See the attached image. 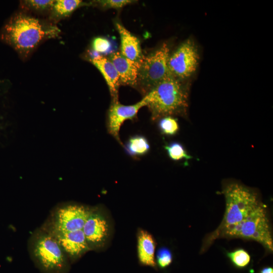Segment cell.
<instances>
[{
  "label": "cell",
  "mask_w": 273,
  "mask_h": 273,
  "mask_svg": "<svg viewBox=\"0 0 273 273\" xmlns=\"http://www.w3.org/2000/svg\"><path fill=\"white\" fill-rule=\"evenodd\" d=\"M222 193L225 209L220 224L204 238L201 252L217 239L241 238L255 241L266 251L273 250V240L266 206L254 190L237 181H226Z\"/></svg>",
  "instance_id": "obj_1"
},
{
  "label": "cell",
  "mask_w": 273,
  "mask_h": 273,
  "mask_svg": "<svg viewBox=\"0 0 273 273\" xmlns=\"http://www.w3.org/2000/svg\"><path fill=\"white\" fill-rule=\"evenodd\" d=\"M189 85L170 73L146 95L152 121L166 116L186 117L188 108Z\"/></svg>",
  "instance_id": "obj_2"
},
{
  "label": "cell",
  "mask_w": 273,
  "mask_h": 273,
  "mask_svg": "<svg viewBox=\"0 0 273 273\" xmlns=\"http://www.w3.org/2000/svg\"><path fill=\"white\" fill-rule=\"evenodd\" d=\"M57 30L55 27L47 28L35 18L18 14L5 24L2 38L19 53L26 55L43 38L55 35Z\"/></svg>",
  "instance_id": "obj_3"
},
{
  "label": "cell",
  "mask_w": 273,
  "mask_h": 273,
  "mask_svg": "<svg viewBox=\"0 0 273 273\" xmlns=\"http://www.w3.org/2000/svg\"><path fill=\"white\" fill-rule=\"evenodd\" d=\"M169 55V48L164 43L144 56L139 69L137 87L145 95L169 74L167 65Z\"/></svg>",
  "instance_id": "obj_4"
},
{
  "label": "cell",
  "mask_w": 273,
  "mask_h": 273,
  "mask_svg": "<svg viewBox=\"0 0 273 273\" xmlns=\"http://www.w3.org/2000/svg\"><path fill=\"white\" fill-rule=\"evenodd\" d=\"M33 256L38 267L45 273H66L68 263L56 239L48 235L36 241Z\"/></svg>",
  "instance_id": "obj_5"
},
{
  "label": "cell",
  "mask_w": 273,
  "mask_h": 273,
  "mask_svg": "<svg viewBox=\"0 0 273 273\" xmlns=\"http://www.w3.org/2000/svg\"><path fill=\"white\" fill-rule=\"evenodd\" d=\"M199 60L197 47L188 39L170 54L167 62L169 72L175 78L186 81L196 71Z\"/></svg>",
  "instance_id": "obj_6"
},
{
  "label": "cell",
  "mask_w": 273,
  "mask_h": 273,
  "mask_svg": "<svg viewBox=\"0 0 273 273\" xmlns=\"http://www.w3.org/2000/svg\"><path fill=\"white\" fill-rule=\"evenodd\" d=\"M148 103L146 96H144L139 102L131 105H123L118 100L112 101L108 112L107 130L108 133L121 146H123V144L120 139L119 131L123 122L127 120L135 119L140 109L147 106Z\"/></svg>",
  "instance_id": "obj_7"
},
{
  "label": "cell",
  "mask_w": 273,
  "mask_h": 273,
  "mask_svg": "<svg viewBox=\"0 0 273 273\" xmlns=\"http://www.w3.org/2000/svg\"><path fill=\"white\" fill-rule=\"evenodd\" d=\"M89 210L82 205H69L61 208L56 216L57 233L82 230Z\"/></svg>",
  "instance_id": "obj_8"
},
{
  "label": "cell",
  "mask_w": 273,
  "mask_h": 273,
  "mask_svg": "<svg viewBox=\"0 0 273 273\" xmlns=\"http://www.w3.org/2000/svg\"><path fill=\"white\" fill-rule=\"evenodd\" d=\"M82 231L88 246L100 248L108 238L110 226L103 214L97 210H90Z\"/></svg>",
  "instance_id": "obj_9"
},
{
  "label": "cell",
  "mask_w": 273,
  "mask_h": 273,
  "mask_svg": "<svg viewBox=\"0 0 273 273\" xmlns=\"http://www.w3.org/2000/svg\"><path fill=\"white\" fill-rule=\"evenodd\" d=\"M108 59L117 72L120 84L137 87L139 71L142 61L128 59L120 52L112 54Z\"/></svg>",
  "instance_id": "obj_10"
},
{
  "label": "cell",
  "mask_w": 273,
  "mask_h": 273,
  "mask_svg": "<svg viewBox=\"0 0 273 273\" xmlns=\"http://www.w3.org/2000/svg\"><path fill=\"white\" fill-rule=\"evenodd\" d=\"M56 239L62 249L73 259L80 257L88 249L82 230L57 233Z\"/></svg>",
  "instance_id": "obj_11"
},
{
  "label": "cell",
  "mask_w": 273,
  "mask_h": 273,
  "mask_svg": "<svg viewBox=\"0 0 273 273\" xmlns=\"http://www.w3.org/2000/svg\"><path fill=\"white\" fill-rule=\"evenodd\" d=\"M90 62L99 70L109 87L112 101L118 100V88L120 85L117 72L108 58L97 55L90 59Z\"/></svg>",
  "instance_id": "obj_12"
},
{
  "label": "cell",
  "mask_w": 273,
  "mask_h": 273,
  "mask_svg": "<svg viewBox=\"0 0 273 273\" xmlns=\"http://www.w3.org/2000/svg\"><path fill=\"white\" fill-rule=\"evenodd\" d=\"M115 26L120 38L121 54L128 59L141 62L144 56L139 39L121 23L116 22Z\"/></svg>",
  "instance_id": "obj_13"
},
{
  "label": "cell",
  "mask_w": 273,
  "mask_h": 273,
  "mask_svg": "<svg viewBox=\"0 0 273 273\" xmlns=\"http://www.w3.org/2000/svg\"><path fill=\"white\" fill-rule=\"evenodd\" d=\"M155 244L152 236L146 231H139L138 235V253L141 263L155 267Z\"/></svg>",
  "instance_id": "obj_14"
},
{
  "label": "cell",
  "mask_w": 273,
  "mask_h": 273,
  "mask_svg": "<svg viewBox=\"0 0 273 273\" xmlns=\"http://www.w3.org/2000/svg\"><path fill=\"white\" fill-rule=\"evenodd\" d=\"M126 153L132 157H138L146 155L150 150L148 139L141 134L131 136L123 145Z\"/></svg>",
  "instance_id": "obj_15"
},
{
  "label": "cell",
  "mask_w": 273,
  "mask_h": 273,
  "mask_svg": "<svg viewBox=\"0 0 273 273\" xmlns=\"http://www.w3.org/2000/svg\"><path fill=\"white\" fill-rule=\"evenodd\" d=\"M169 157L173 161L183 159L188 160L193 157L187 153L182 144L177 142H171L164 146Z\"/></svg>",
  "instance_id": "obj_16"
},
{
  "label": "cell",
  "mask_w": 273,
  "mask_h": 273,
  "mask_svg": "<svg viewBox=\"0 0 273 273\" xmlns=\"http://www.w3.org/2000/svg\"><path fill=\"white\" fill-rule=\"evenodd\" d=\"M82 4L80 0H57L53 7L55 13L60 16H67Z\"/></svg>",
  "instance_id": "obj_17"
},
{
  "label": "cell",
  "mask_w": 273,
  "mask_h": 273,
  "mask_svg": "<svg viewBox=\"0 0 273 273\" xmlns=\"http://www.w3.org/2000/svg\"><path fill=\"white\" fill-rule=\"evenodd\" d=\"M158 126L160 132L167 136L175 135L179 130L177 120L173 116H166L159 119Z\"/></svg>",
  "instance_id": "obj_18"
},
{
  "label": "cell",
  "mask_w": 273,
  "mask_h": 273,
  "mask_svg": "<svg viewBox=\"0 0 273 273\" xmlns=\"http://www.w3.org/2000/svg\"><path fill=\"white\" fill-rule=\"evenodd\" d=\"M228 256L234 265L239 268L247 266L250 261L249 254L243 249L228 253Z\"/></svg>",
  "instance_id": "obj_19"
},
{
  "label": "cell",
  "mask_w": 273,
  "mask_h": 273,
  "mask_svg": "<svg viewBox=\"0 0 273 273\" xmlns=\"http://www.w3.org/2000/svg\"><path fill=\"white\" fill-rule=\"evenodd\" d=\"M92 48L97 53L106 54L110 51L111 43L107 38L97 37L93 40Z\"/></svg>",
  "instance_id": "obj_20"
},
{
  "label": "cell",
  "mask_w": 273,
  "mask_h": 273,
  "mask_svg": "<svg viewBox=\"0 0 273 273\" xmlns=\"http://www.w3.org/2000/svg\"><path fill=\"white\" fill-rule=\"evenodd\" d=\"M172 260V256L170 251L166 248L159 250L157 254V261L161 268H165L169 266Z\"/></svg>",
  "instance_id": "obj_21"
},
{
  "label": "cell",
  "mask_w": 273,
  "mask_h": 273,
  "mask_svg": "<svg viewBox=\"0 0 273 273\" xmlns=\"http://www.w3.org/2000/svg\"><path fill=\"white\" fill-rule=\"evenodd\" d=\"M97 2L104 8L115 9H121L133 2L131 0H103Z\"/></svg>",
  "instance_id": "obj_22"
},
{
  "label": "cell",
  "mask_w": 273,
  "mask_h": 273,
  "mask_svg": "<svg viewBox=\"0 0 273 273\" xmlns=\"http://www.w3.org/2000/svg\"><path fill=\"white\" fill-rule=\"evenodd\" d=\"M25 2L27 6L35 10H43L53 7L55 1L29 0Z\"/></svg>",
  "instance_id": "obj_23"
},
{
  "label": "cell",
  "mask_w": 273,
  "mask_h": 273,
  "mask_svg": "<svg viewBox=\"0 0 273 273\" xmlns=\"http://www.w3.org/2000/svg\"><path fill=\"white\" fill-rule=\"evenodd\" d=\"M259 273H273V268L271 267H266L263 268Z\"/></svg>",
  "instance_id": "obj_24"
}]
</instances>
